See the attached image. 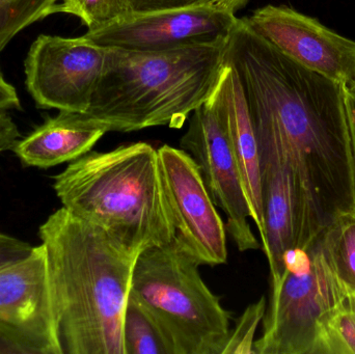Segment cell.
<instances>
[{"label": "cell", "mask_w": 355, "mask_h": 354, "mask_svg": "<svg viewBox=\"0 0 355 354\" xmlns=\"http://www.w3.org/2000/svg\"><path fill=\"white\" fill-rule=\"evenodd\" d=\"M225 62L237 74L259 156L289 166L309 224L324 232L355 213L347 85L294 62L238 18Z\"/></svg>", "instance_id": "6da1fadb"}, {"label": "cell", "mask_w": 355, "mask_h": 354, "mask_svg": "<svg viewBox=\"0 0 355 354\" xmlns=\"http://www.w3.org/2000/svg\"><path fill=\"white\" fill-rule=\"evenodd\" d=\"M39 235L62 354H125L123 321L143 249L125 245L64 207L47 218Z\"/></svg>", "instance_id": "7a4b0ae2"}, {"label": "cell", "mask_w": 355, "mask_h": 354, "mask_svg": "<svg viewBox=\"0 0 355 354\" xmlns=\"http://www.w3.org/2000/svg\"><path fill=\"white\" fill-rule=\"evenodd\" d=\"M225 44L158 52L107 49L99 85L83 114L107 132L181 129L214 91Z\"/></svg>", "instance_id": "3957f363"}, {"label": "cell", "mask_w": 355, "mask_h": 354, "mask_svg": "<svg viewBox=\"0 0 355 354\" xmlns=\"http://www.w3.org/2000/svg\"><path fill=\"white\" fill-rule=\"evenodd\" d=\"M53 188L64 209L125 245L144 249L176 238L158 151L150 143L89 152L54 177Z\"/></svg>", "instance_id": "277c9868"}, {"label": "cell", "mask_w": 355, "mask_h": 354, "mask_svg": "<svg viewBox=\"0 0 355 354\" xmlns=\"http://www.w3.org/2000/svg\"><path fill=\"white\" fill-rule=\"evenodd\" d=\"M200 264L177 238L144 249L129 297L155 322L173 354H223L232 315L200 274Z\"/></svg>", "instance_id": "5b68a950"}, {"label": "cell", "mask_w": 355, "mask_h": 354, "mask_svg": "<svg viewBox=\"0 0 355 354\" xmlns=\"http://www.w3.org/2000/svg\"><path fill=\"white\" fill-rule=\"evenodd\" d=\"M322 234L306 249L286 254L283 274L271 284L262 336L254 341V354H315L323 324L349 303L350 294L325 253Z\"/></svg>", "instance_id": "8992f818"}, {"label": "cell", "mask_w": 355, "mask_h": 354, "mask_svg": "<svg viewBox=\"0 0 355 354\" xmlns=\"http://www.w3.org/2000/svg\"><path fill=\"white\" fill-rule=\"evenodd\" d=\"M106 51L83 35H39L24 62L25 85L35 105L87 112L103 73Z\"/></svg>", "instance_id": "52a82bcc"}, {"label": "cell", "mask_w": 355, "mask_h": 354, "mask_svg": "<svg viewBox=\"0 0 355 354\" xmlns=\"http://www.w3.org/2000/svg\"><path fill=\"white\" fill-rule=\"evenodd\" d=\"M0 354H62L43 245L0 269Z\"/></svg>", "instance_id": "ba28073f"}, {"label": "cell", "mask_w": 355, "mask_h": 354, "mask_svg": "<svg viewBox=\"0 0 355 354\" xmlns=\"http://www.w3.org/2000/svg\"><path fill=\"white\" fill-rule=\"evenodd\" d=\"M188 120L181 149L193 158L213 202L227 216V232L240 251L260 249L248 222L252 216L239 166L211 96Z\"/></svg>", "instance_id": "9c48e42d"}, {"label": "cell", "mask_w": 355, "mask_h": 354, "mask_svg": "<svg viewBox=\"0 0 355 354\" xmlns=\"http://www.w3.org/2000/svg\"><path fill=\"white\" fill-rule=\"evenodd\" d=\"M176 238L200 265L227 261V228L193 158L183 149H157Z\"/></svg>", "instance_id": "30bf717a"}, {"label": "cell", "mask_w": 355, "mask_h": 354, "mask_svg": "<svg viewBox=\"0 0 355 354\" xmlns=\"http://www.w3.org/2000/svg\"><path fill=\"white\" fill-rule=\"evenodd\" d=\"M236 14L215 4L130 14L83 37L106 49L158 52L200 44L225 43Z\"/></svg>", "instance_id": "8fae6325"}, {"label": "cell", "mask_w": 355, "mask_h": 354, "mask_svg": "<svg viewBox=\"0 0 355 354\" xmlns=\"http://www.w3.org/2000/svg\"><path fill=\"white\" fill-rule=\"evenodd\" d=\"M248 26L282 53L309 70L349 85L355 78V42L287 6H263Z\"/></svg>", "instance_id": "7c38bea8"}, {"label": "cell", "mask_w": 355, "mask_h": 354, "mask_svg": "<svg viewBox=\"0 0 355 354\" xmlns=\"http://www.w3.org/2000/svg\"><path fill=\"white\" fill-rule=\"evenodd\" d=\"M260 164L264 224L261 240L275 284L283 274L286 254L306 249L314 241L289 166L277 158L261 159Z\"/></svg>", "instance_id": "4fadbf2b"}, {"label": "cell", "mask_w": 355, "mask_h": 354, "mask_svg": "<svg viewBox=\"0 0 355 354\" xmlns=\"http://www.w3.org/2000/svg\"><path fill=\"white\" fill-rule=\"evenodd\" d=\"M211 98L239 166L250 204V216L262 238L264 224L258 143L239 79L233 68L225 62Z\"/></svg>", "instance_id": "5bb4252c"}, {"label": "cell", "mask_w": 355, "mask_h": 354, "mask_svg": "<svg viewBox=\"0 0 355 354\" xmlns=\"http://www.w3.org/2000/svg\"><path fill=\"white\" fill-rule=\"evenodd\" d=\"M106 133L85 114L60 112L19 139L12 151L26 166L53 168L89 153Z\"/></svg>", "instance_id": "9a60e30c"}, {"label": "cell", "mask_w": 355, "mask_h": 354, "mask_svg": "<svg viewBox=\"0 0 355 354\" xmlns=\"http://www.w3.org/2000/svg\"><path fill=\"white\" fill-rule=\"evenodd\" d=\"M334 272L350 295H355V213L336 220L322 234Z\"/></svg>", "instance_id": "2e32d148"}, {"label": "cell", "mask_w": 355, "mask_h": 354, "mask_svg": "<svg viewBox=\"0 0 355 354\" xmlns=\"http://www.w3.org/2000/svg\"><path fill=\"white\" fill-rule=\"evenodd\" d=\"M123 342L125 354H173L155 322L130 297L123 321Z\"/></svg>", "instance_id": "e0dca14e"}, {"label": "cell", "mask_w": 355, "mask_h": 354, "mask_svg": "<svg viewBox=\"0 0 355 354\" xmlns=\"http://www.w3.org/2000/svg\"><path fill=\"white\" fill-rule=\"evenodd\" d=\"M58 0H0V53L23 29L53 15Z\"/></svg>", "instance_id": "ac0fdd59"}, {"label": "cell", "mask_w": 355, "mask_h": 354, "mask_svg": "<svg viewBox=\"0 0 355 354\" xmlns=\"http://www.w3.org/2000/svg\"><path fill=\"white\" fill-rule=\"evenodd\" d=\"M56 12L74 15L94 31L126 18L131 10L128 0H58Z\"/></svg>", "instance_id": "d6986e66"}, {"label": "cell", "mask_w": 355, "mask_h": 354, "mask_svg": "<svg viewBox=\"0 0 355 354\" xmlns=\"http://www.w3.org/2000/svg\"><path fill=\"white\" fill-rule=\"evenodd\" d=\"M315 354H355V309L350 299L323 324Z\"/></svg>", "instance_id": "ffe728a7"}, {"label": "cell", "mask_w": 355, "mask_h": 354, "mask_svg": "<svg viewBox=\"0 0 355 354\" xmlns=\"http://www.w3.org/2000/svg\"><path fill=\"white\" fill-rule=\"evenodd\" d=\"M266 308V299L263 297L244 310L234 328H231L223 354H254V337Z\"/></svg>", "instance_id": "44dd1931"}, {"label": "cell", "mask_w": 355, "mask_h": 354, "mask_svg": "<svg viewBox=\"0 0 355 354\" xmlns=\"http://www.w3.org/2000/svg\"><path fill=\"white\" fill-rule=\"evenodd\" d=\"M131 14L177 10V8H198L213 4L215 0H128Z\"/></svg>", "instance_id": "7402d4cb"}, {"label": "cell", "mask_w": 355, "mask_h": 354, "mask_svg": "<svg viewBox=\"0 0 355 354\" xmlns=\"http://www.w3.org/2000/svg\"><path fill=\"white\" fill-rule=\"evenodd\" d=\"M33 247L20 239L0 233V269L28 257Z\"/></svg>", "instance_id": "603a6c76"}, {"label": "cell", "mask_w": 355, "mask_h": 354, "mask_svg": "<svg viewBox=\"0 0 355 354\" xmlns=\"http://www.w3.org/2000/svg\"><path fill=\"white\" fill-rule=\"evenodd\" d=\"M20 137V131L10 112L0 110V155L12 150Z\"/></svg>", "instance_id": "cb8c5ba5"}, {"label": "cell", "mask_w": 355, "mask_h": 354, "mask_svg": "<svg viewBox=\"0 0 355 354\" xmlns=\"http://www.w3.org/2000/svg\"><path fill=\"white\" fill-rule=\"evenodd\" d=\"M21 110L20 98L16 89L10 82L4 79L3 75L0 73V110Z\"/></svg>", "instance_id": "d4e9b609"}, {"label": "cell", "mask_w": 355, "mask_h": 354, "mask_svg": "<svg viewBox=\"0 0 355 354\" xmlns=\"http://www.w3.org/2000/svg\"><path fill=\"white\" fill-rule=\"evenodd\" d=\"M348 120H349L350 136H352V153H354L355 172V97L347 91Z\"/></svg>", "instance_id": "484cf974"}, {"label": "cell", "mask_w": 355, "mask_h": 354, "mask_svg": "<svg viewBox=\"0 0 355 354\" xmlns=\"http://www.w3.org/2000/svg\"><path fill=\"white\" fill-rule=\"evenodd\" d=\"M248 1L250 0H215L213 4L223 10H229V12L236 14L240 8L245 6Z\"/></svg>", "instance_id": "4316f807"}, {"label": "cell", "mask_w": 355, "mask_h": 354, "mask_svg": "<svg viewBox=\"0 0 355 354\" xmlns=\"http://www.w3.org/2000/svg\"><path fill=\"white\" fill-rule=\"evenodd\" d=\"M347 91L350 95H352L354 97H355V78L349 85H347Z\"/></svg>", "instance_id": "83f0119b"}, {"label": "cell", "mask_w": 355, "mask_h": 354, "mask_svg": "<svg viewBox=\"0 0 355 354\" xmlns=\"http://www.w3.org/2000/svg\"><path fill=\"white\" fill-rule=\"evenodd\" d=\"M350 303L355 309V295H350Z\"/></svg>", "instance_id": "f1b7e54d"}]
</instances>
